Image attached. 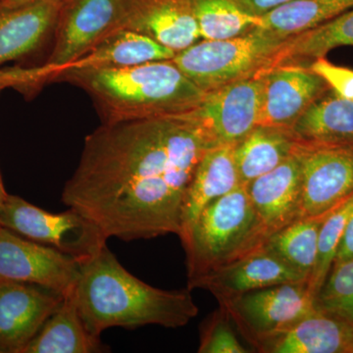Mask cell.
<instances>
[{
	"label": "cell",
	"instance_id": "obj_32",
	"mask_svg": "<svg viewBox=\"0 0 353 353\" xmlns=\"http://www.w3.org/2000/svg\"><path fill=\"white\" fill-rule=\"evenodd\" d=\"M241 10L250 15L260 17L272 9L288 3L292 0H234Z\"/></svg>",
	"mask_w": 353,
	"mask_h": 353
},
{
	"label": "cell",
	"instance_id": "obj_34",
	"mask_svg": "<svg viewBox=\"0 0 353 353\" xmlns=\"http://www.w3.org/2000/svg\"><path fill=\"white\" fill-rule=\"evenodd\" d=\"M32 1H36V0H0V6L16 7L30 3V2Z\"/></svg>",
	"mask_w": 353,
	"mask_h": 353
},
{
	"label": "cell",
	"instance_id": "obj_16",
	"mask_svg": "<svg viewBox=\"0 0 353 353\" xmlns=\"http://www.w3.org/2000/svg\"><path fill=\"white\" fill-rule=\"evenodd\" d=\"M65 1L36 0L20 6H0V65L39 50L53 36Z\"/></svg>",
	"mask_w": 353,
	"mask_h": 353
},
{
	"label": "cell",
	"instance_id": "obj_7",
	"mask_svg": "<svg viewBox=\"0 0 353 353\" xmlns=\"http://www.w3.org/2000/svg\"><path fill=\"white\" fill-rule=\"evenodd\" d=\"M0 226L51 246L79 262L94 256L108 245V238L101 228L76 209L50 213L10 194L0 211Z\"/></svg>",
	"mask_w": 353,
	"mask_h": 353
},
{
	"label": "cell",
	"instance_id": "obj_35",
	"mask_svg": "<svg viewBox=\"0 0 353 353\" xmlns=\"http://www.w3.org/2000/svg\"><path fill=\"white\" fill-rule=\"evenodd\" d=\"M9 194H7L6 190H4L3 183H2L1 175H0V211L3 208L4 203H6L7 197Z\"/></svg>",
	"mask_w": 353,
	"mask_h": 353
},
{
	"label": "cell",
	"instance_id": "obj_36",
	"mask_svg": "<svg viewBox=\"0 0 353 353\" xmlns=\"http://www.w3.org/2000/svg\"><path fill=\"white\" fill-rule=\"evenodd\" d=\"M4 88H6V83L2 82V81H0V92H1L2 90H4Z\"/></svg>",
	"mask_w": 353,
	"mask_h": 353
},
{
	"label": "cell",
	"instance_id": "obj_15",
	"mask_svg": "<svg viewBox=\"0 0 353 353\" xmlns=\"http://www.w3.org/2000/svg\"><path fill=\"white\" fill-rule=\"evenodd\" d=\"M303 282L307 279L262 246L204 278L196 289L209 290L220 303L253 290Z\"/></svg>",
	"mask_w": 353,
	"mask_h": 353
},
{
	"label": "cell",
	"instance_id": "obj_21",
	"mask_svg": "<svg viewBox=\"0 0 353 353\" xmlns=\"http://www.w3.org/2000/svg\"><path fill=\"white\" fill-rule=\"evenodd\" d=\"M75 289V288H74ZM74 289L30 341L23 353H95L108 350L101 336L88 331L77 306Z\"/></svg>",
	"mask_w": 353,
	"mask_h": 353
},
{
	"label": "cell",
	"instance_id": "obj_12",
	"mask_svg": "<svg viewBox=\"0 0 353 353\" xmlns=\"http://www.w3.org/2000/svg\"><path fill=\"white\" fill-rule=\"evenodd\" d=\"M263 79L259 125L290 129L330 87L309 67L283 64L260 70Z\"/></svg>",
	"mask_w": 353,
	"mask_h": 353
},
{
	"label": "cell",
	"instance_id": "obj_8",
	"mask_svg": "<svg viewBox=\"0 0 353 353\" xmlns=\"http://www.w3.org/2000/svg\"><path fill=\"white\" fill-rule=\"evenodd\" d=\"M219 305L257 352L267 341L288 331L317 309L307 282L253 290Z\"/></svg>",
	"mask_w": 353,
	"mask_h": 353
},
{
	"label": "cell",
	"instance_id": "obj_20",
	"mask_svg": "<svg viewBox=\"0 0 353 353\" xmlns=\"http://www.w3.org/2000/svg\"><path fill=\"white\" fill-rule=\"evenodd\" d=\"M241 185L234 157V145L213 146L197 164L183 204L181 234L202 210ZM179 234V236H180Z\"/></svg>",
	"mask_w": 353,
	"mask_h": 353
},
{
	"label": "cell",
	"instance_id": "obj_1",
	"mask_svg": "<svg viewBox=\"0 0 353 353\" xmlns=\"http://www.w3.org/2000/svg\"><path fill=\"white\" fill-rule=\"evenodd\" d=\"M215 145H219L190 111L102 124L85 138L61 201L108 239L179 236L194 170Z\"/></svg>",
	"mask_w": 353,
	"mask_h": 353
},
{
	"label": "cell",
	"instance_id": "obj_17",
	"mask_svg": "<svg viewBox=\"0 0 353 353\" xmlns=\"http://www.w3.org/2000/svg\"><path fill=\"white\" fill-rule=\"evenodd\" d=\"M245 187L269 234L301 218V161L297 146L282 164Z\"/></svg>",
	"mask_w": 353,
	"mask_h": 353
},
{
	"label": "cell",
	"instance_id": "obj_3",
	"mask_svg": "<svg viewBox=\"0 0 353 353\" xmlns=\"http://www.w3.org/2000/svg\"><path fill=\"white\" fill-rule=\"evenodd\" d=\"M73 83L92 97L102 124L180 115L194 110L205 92L173 60L70 72L54 82Z\"/></svg>",
	"mask_w": 353,
	"mask_h": 353
},
{
	"label": "cell",
	"instance_id": "obj_30",
	"mask_svg": "<svg viewBox=\"0 0 353 353\" xmlns=\"http://www.w3.org/2000/svg\"><path fill=\"white\" fill-rule=\"evenodd\" d=\"M226 310L219 308L203 323L201 331L199 353H246L231 326Z\"/></svg>",
	"mask_w": 353,
	"mask_h": 353
},
{
	"label": "cell",
	"instance_id": "obj_4",
	"mask_svg": "<svg viewBox=\"0 0 353 353\" xmlns=\"http://www.w3.org/2000/svg\"><path fill=\"white\" fill-rule=\"evenodd\" d=\"M269 231L253 208L245 185L206 206L179 238L187 264L188 289L259 250Z\"/></svg>",
	"mask_w": 353,
	"mask_h": 353
},
{
	"label": "cell",
	"instance_id": "obj_33",
	"mask_svg": "<svg viewBox=\"0 0 353 353\" xmlns=\"http://www.w3.org/2000/svg\"><path fill=\"white\" fill-rule=\"evenodd\" d=\"M353 259V213L348 220L347 227L343 232L340 245H339L338 252H336V259L334 263L347 261V260Z\"/></svg>",
	"mask_w": 353,
	"mask_h": 353
},
{
	"label": "cell",
	"instance_id": "obj_24",
	"mask_svg": "<svg viewBox=\"0 0 353 353\" xmlns=\"http://www.w3.org/2000/svg\"><path fill=\"white\" fill-rule=\"evenodd\" d=\"M353 46V8L333 19L290 37L265 68L324 58L334 48Z\"/></svg>",
	"mask_w": 353,
	"mask_h": 353
},
{
	"label": "cell",
	"instance_id": "obj_11",
	"mask_svg": "<svg viewBox=\"0 0 353 353\" xmlns=\"http://www.w3.org/2000/svg\"><path fill=\"white\" fill-rule=\"evenodd\" d=\"M263 79L255 75L205 92L190 114L218 145H236L259 124Z\"/></svg>",
	"mask_w": 353,
	"mask_h": 353
},
{
	"label": "cell",
	"instance_id": "obj_23",
	"mask_svg": "<svg viewBox=\"0 0 353 353\" xmlns=\"http://www.w3.org/2000/svg\"><path fill=\"white\" fill-rule=\"evenodd\" d=\"M299 145L290 129L257 125L234 145V157L241 185L282 164Z\"/></svg>",
	"mask_w": 353,
	"mask_h": 353
},
{
	"label": "cell",
	"instance_id": "obj_25",
	"mask_svg": "<svg viewBox=\"0 0 353 353\" xmlns=\"http://www.w3.org/2000/svg\"><path fill=\"white\" fill-rule=\"evenodd\" d=\"M324 219L299 218L269 234L263 246L309 282L317 263L320 230Z\"/></svg>",
	"mask_w": 353,
	"mask_h": 353
},
{
	"label": "cell",
	"instance_id": "obj_26",
	"mask_svg": "<svg viewBox=\"0 0 353 353\" xmlns=\"http://www.w3.org/2000/svg\"><path fill=\"white\" fill-rule=\"evenodd\" d=\"M353 8V0H292L259 17L260 29L290 38Z\"/></svg>",
	"mask_w": 353,
	"mask_h": 353
},
{
	"label": "cell",
	"instance_id": "obj_19",
	"mask_svg": "<svg viewBox=\"0 0 353 353\" xmlns=\"http://www.w3.org/2000/svg\"><path fill=\"white\" fill-rule=\"evenodd\" d=\"M176 54L148 37L120 30L97 43L71 63L62 66L48 77L46 83L70 72L90 71L132 66L150 61L173 59Z\"/></svg>",
	"mask_w": 353,
	"mask_h": 353
},
{
	"label": "cell",
	"instance_id": "obj_10",
	"mask_svg": "<svg viewBox=\"0 0 353 353\" xmlns=\"http://www.w3.org/2000/svg\"><path fill=\"white\" fill-rule=\"evenodd\" d=\"M79 276L80 262L74 257L0 226V281L37 285L65 296Z\"/></svg>",
	"mask_w": 353,
	"mask_h": 353
},
{
	"label": "cell",
	"instance_id": "obj_6",
	"mask_svg": "<svg viewBox=\"0 0 353 353\" xmlns=\"http://www.w3.org/2000/svg\"><path fill=\"white\" fill-rule=\"evenodd\" d=\"M288 38L255 28L226 39H202L173 58L183 75L204 92L255 75Z\"/></svg>",
	"mask_w": 353,
	"mask_h": 353
},
{
	"label": "cell",
	"instance_id": "obj_5",
	"mask_svg": "<svg viewBox=\"0 0 353 353\" xmlns=\"http://www.w3.org/2000/svg\"><path fill=\"white\" fill-rule=\"evenodd\" d=\"M125 0H66L53 32L52 50L46 63L0 70L7 88L29 94L46 85L48 77L71 63L114 32L120 31Z\"/></svg>",
	"mask_w": 353,
	"mask_h": 353
},
{
	"label": "cell",
	"instance_id": "obj_28",
	"mask_svg": "<svg viewBox=\"0 0 353 353\" xmlns=\"http://www.w3.org/2000/svg\"><path fill=\"white\" fill-rule=\"evenodd\" d=\"M353 213V194L323 221L319 234L317 263L308 282L309 290L316 296L333 266L341 236Z\"/></svg>",
	"mask_w": 353,
	"mask_h": 353
},
{
	"label": "cell",
	"instance_id": "obj_14",
	"mask_svg": "<svg viewBox=\"0 0 353 353\" xmlns=\"http://www.w3.org/2000/svg\"><path fill=\"white\" fill-rule=\"evenodd\" d=\"M121 30L138 32L176 53L201 39L190 0H125Z\"/></svg>",
	"mask_w": 353,
	"mask_h": 353
},
{
	"label": "cell",
	"instance_id": "obj_9",
	"mask_svg": "<svg viewBox=\"0 0 353 353\" xmlns=\"http://www.w3.org/2000/svg\"><path fill=\"white\" fill-rule=\"evenodd\" d=\"M301 218L326 217L353 194V143L299 141Z\"/></svg>",
	"mask_w": 353,
	"mask_h": 353
},
{
	"label": "cell",
	"instance_id": "obj_13",
	"mask_svg": "<svg viewBox=\"0 0 353 353\" xmlns=\"http://www.w3.org/2000/svg\"><path fill=\"white\" fill-rule=\"evenodd\" d=\"M63 296L39 285L0 281V353H23Z\"/></svg>",
	"mask_w": 353,
	"mask_h": 353
},
{
	"label": "cell",
	"instance_id": "obj_27",
	"mask_svg": "<svg viewBox=\"0 0 353 353\" xmlns=\"http://www.w3.org/2000/svg\"><path fill=\"white\" fill-rule=\"evenodd\" d=\"M201 39H226L259 27V17L241 10L234 0H190Z\"/></svg>",
	"mask_w": 353,
	"mask_h": 353
},
{
	"label": "cell",
	"instance_id": "obj_22",
	"mask_svg": "<svg viewBox=\"0 0 353 353\" xmlns=\"http://www.w3.org/2000/svg\"><path fill=\"white\" fill-rule=\"evenodd\" d=\"M290 131L301 143H353V99H345L330 88L304 111Z\"/></svg>",
	"mask_w": 353,
	"mask_h": 353
},
{
	"label": "cell",
	"instance_id": "obj_31",
	"mask_svg": "<svg viewBox=\"0 0 353 353\" xmlns=\"http://www.w3.org/2000/svg\"><path fill=\"white\" fill-rule=\"evenodd\" d=\"M321 77L331 90L345 99H353V70L336 66L324 58H318L309 66Z\"/></svg>",
	"mask_w": 353,
	"mask_h": 353
},
{
	"label": "cell",
	"instance_id": "obj_29",
	"mask_svg": "<svg viewBox=\"0 0 353 353\" xmlns=\"http://www.w3.org/2000/svg\"><path fill=\"white\" fill-rule=\"evenodd\" d=\"M315 304L320 310L353 323V259L333 264Z\"/></svg>",
	"mask_w": 353,
	"mask_h": 353
},
{
	"label": "cell",
	"instance_id": "obj_18",
	"mask_svg": "<svg viewBox=\"0 0 353 353\" xmlns=\"http://www.w3.org/2000/svg\"><path fill=\"white\" fill-rule=\"evenodd\" d=\"M264 353H353V323L316 309L294 327L267 341Z\"/></svg>",
	"mask_w": 353,
	"mask_h": 353
},
{
	"label": "cell",
	"instance_id": "obj_2",
	"mask_svg": "<svg viewBox=\"0 0 353 353\" xmlns=\"http://www.w3.org/2000/svg\"><path fill=\"white\" fill-rule=\"evenodd\" d=\"M74 294L83 323L97 336L114 327L180 328L199 314L190 290H165L146 284L124 268L108 245L80 262Z\"/></svg>",
	"mask_w": 353,
	"mask_h": 353
}]
</instances>
